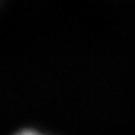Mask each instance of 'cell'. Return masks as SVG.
I'll return each instance as SVG.
<instances>
[{"label":"cell","instance_id":"6da1fadb","mask_svg":"<svg viewBox=\"0 0 135 135\" xmlns=\"http://www.w3.org/2000/svg\"><path fill=\"white\" fill-rule=\"evenodd\" d=\"M15 135H44L41 133H39L36 130H31V129H25V130H21L19 133H16Z\"/></svg>","mask_w":135,"mask_h":135}]
</instances>
